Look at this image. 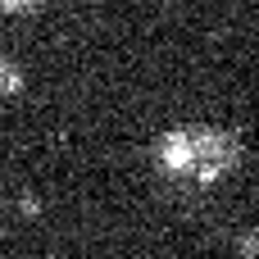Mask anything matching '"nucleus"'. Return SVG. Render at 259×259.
I'll use <instances>...</instances> for the list:
<instances>
[{
    "label": "nucleus",
    "instance_id": "1",
    "mask_svg": "<svg viewBox=\"0 0 259 259\" xmlns=\"http://www.w3.org/2000/svg\"><path fill=\"white\" fill-rule=\"evenodd\" d=\"M241 164V141L223 127H187V178L223 182Z\"/></svg>",
    "mask_w": 259,
    "mask_h": 259
},
{
    "label": "nucleus",
    "instance_id": "4",
    "mask_svg": "<svg viewBox=\"0 0 259 259\" xmlns=\"http://www.w3.org/2000/svg\"><path fill=\"white\" fill-rule=\"evenodd\" d=\"M46 0H0V14H36Z\"/></svg>",
    "mask_w": 259,
    "mask_h": 259
},
{
    "label": "nucleus",
    "instance_id": "3",
    "mask_svg": "<svg viewBox=\"0 0 259 259\" xmlns=\"http://www.w3.org/2000/svg\"><path fill=\"white\" fill-rule=\"evenodd\" d=\"M237 259H259V228H250V232L237 241Z\"/></svg>",
    "mask_w": 259,
    "mask_h": 259
},
{
    "label": "nucleus",
    "instance_id": "2",
    "mask_svg": "<svg viewBox=\"0 0 259 259\" xmlns=\"http://www.w3.org/2000/svg\"><path fill=\"white\" fill-rule=\"evenodd\" d=\"M23 82H27V77H23V68H18L14 59H0V96H18V91H23Z\"/></svg>",
    "mask_w": 259,
    "mask_h": 259
}]
</instances>
